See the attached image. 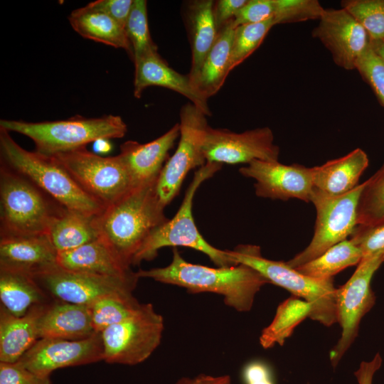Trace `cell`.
Returning <instances> with one entry per match:
<instances>
[{
	"label": "cell",
	"instance_id": "cell-15",
	"mask_svg": "<svg viewBox=\"0 0 384 384\" xmlns=\"http://www.w3.org/2000/svg\"><path fill=\"white\" fill-rule=\"evenodd\" d=\"M103 361L100 334L80 340L39 338L18 364L42 377L60 368Z\"/></svg>",
	"mask_w": 384,
	"mask_h": 384
},
{
	"label": "cell",
	"instance_id": "cell-26",
	"mask_svg": "<svg viewBox=\"0 0 384 384\" xmlns=\"http://www.w3.org/2000/svg\"><path fill=\"white\" fill-rule=\"evenodd\" d=\"M1 306L16 316H23L33 307L52 299L33 276L18 271L0 269Z\"/></svg>",
	"mask_w": 384,
	"mask_h": 384
},
{
	"label": "cell",
	"instance_id": "cell-18",
	"mask_svg": "<svg viewBox=\"0 0 384 384\" xmlns=\"http://www.w3.org/2000/svg\"><path fill=\"white\" fill-rule=\"evenodd\" d=\"M58 265L48 235L0 237V269L34 276Z\"/></svg>",
	"mask_w": 384,
	"mask_h": 384
},
{
	"label": "cell",
	"instance_id": "cell-29",
	"mask_svg": "<svg viewBox=\"0 0 384 384\" xmlns=\"http://www.w3.org/2000/svg\"><path fill=\"white\" fill-rule=\"evenodd\" d=\"M95 216L65 208L53 222L48 232L58 253L72 250L97 239Z\"/></svg>",
	"mask_w": 384,
	"mask_h": 384
},
{
	"label": "cell",
	"instance_id": "cell-2",
	"mask_svg": "<svg viewBox=\"0 0 384 384\" xmlns=\"http://www.w3.org/2000/svg\"><path fill=\"white\" fill-rule=\"evenodd\" d=\"M157 178L132 187L95 216L99 238L129 266L151 232L168 220L156 196Z\"/></svg>",
	"mask_w": 384,
	"mask_h": 384
},
{
	"label": "cell",
	"instance_id": "cell-41",
	"mask_svg": "<svg viewBox=\"0 0 384 384\" xmlns=\"http://www.w3.org/2000/svg\"><path fill=\"white\" fill-rule=\"evenodd\" d=\"M248 0H218L214 2L213 14L218 31L232 21Z\"/></svg>",
	"mask_w": 384,
	"mask_h": 384
},
{
	"label": "cell",
	"instance_id": "cell-12",
	"mask_svg": "<svg viewBox=\"0 0 384 384\" xmlns=\"http://www.w3.org/2000/svg\"><path fill=\"white\" fill-rule=\"evenodd\" d=\"M383 263V260L377 256L362 258L350 279L336 289L337 322L341 333L329 353L334 368L357 337L362 318L375 304L371 280Z\"/></svg>",
	"mask_w": 384,
	"mask_h": 384
},
{
	"label": "cell",
	"instance_id": "cell-19",
	"mask_svg": "<svg viewBox=\"0 0 384 384\" xmlns=\"http://www.w3.org/2000/svg\"><path fill=\"white\" fill-rule=\"evenodd\" d=\"M134 65L135 97L140 98L148 87H163L182 95L208 117L211 115L208 100L194 87L188 75H182L171 68L158 52L141 58Z\"/></svg>",
	"mask_w": 384,
	"mask_h": 384
},
{
	"label": "cell",
	"instance_id": "cell-13",
	"mask_svg": "<svg viewBox=\"0 0 384 384\" xmlns=\"http://www.w3.org/2000/svg\"><path fill=\"white\" fill-rule=\"evenodd\" d=\"M53 300L88 306L110 294H132L139 277H118L78 272L58 265L33 276Z\"/></svg>",
	"mask_w": 384,
	"mask_h": 384
},
{
	"label": "cell",
	"instance_id": "cell-21",
	"mask_svg": "<svg viewBox=\"0 0 384 384\" xmlns=\"http://www.w3.org/2000/svg\"><path fill=\"white\" fill-rule=\"evenodd\" d=\"M58 265L70 271L104 276L128 277L136 274L100 238L58 253Z\"/></svg>",
	"mask_w": 384,
	"mask_h": 384
},
{
	"label": "cell",
	"instance_id": "cell-40",
	"mask_svg": "<svg viewBox=\"0 0 384 384\" xmlns=\"http://www.w3.org/2000/svg\"><path fill=\"white\" fill-rule=\"evenodd\" d=\"M134 0H97L87 5L100 11L125 28Z\"/></svg>",
	"mask_w": 384,
	"mask_h": 384
},
{
	"label": "cell",
	"instance_id": "cell-14",
	"mask_svg": "<svg viewBox=\"0 0 384 384\" xmlns=\"http://www.w3.org/2000/svg\"><path fill=\"white\" fill-rule=\"evenodd\" d=\"M203 152L207 162L248 164L254 160L278 161L279 148L274 144L273 132L268 127L235 133L208 125Z\"/></svg>",
	"mask_w": 384,
	"mask_h": 384
},
{
	"label": "cell",
	"instance_id": "cell-20",
	"mask_svg": "<svg viewBox=\"0 0 384 384\" xmlns=\"http://www.w3.org/2000/svg\"><path fill=\"white\" fill-rule=\"evenodd\" d=\"M179 131L177 123L150 142L141 144L129 140L121 144L119 155L129 173L133 187L158 178L169 151L179 136Z\"/></svg>",
	"mask_w": 384,
	"mask_h": 384
},
{
	"label": "cell",
	"instance_id": "cell-39",
	"mask_svg": "<svg viewBox=\"0 0 384 384\" xmlns=\"http://www.w3.org/2000/svg\"><path fill=\"white\" fill-rule=\"evenodd\" d=\"M0 384H51L50 377L39 376L17 363L0 362Z\"/></svg>",
	"mask_w": 384,
	"mask_h": 384
},
{
	"label": "cell",
	"instance_id": "cell-11",
	"mask_svg": "<svg viewBox=\"0 0 384 384\" xmlns=\"http://www.w3.org/2000/svg\"><path fill=\"white\" fill-rule=\"evenodd\" d=\"M208 116L189 102L180 110L179 142L174 154L164 165L156 183V193L165 208L178 195L183 181L193 169L207 161L203 152Z\"/></svg>",
	"mask_w": 384,
	"mask_h": 384
},
{
	"label": "cell",
	"instance_id": "cell-6",
	"mask_svg": "<svg viewBox=\"0 0 384 384\" xmlns=\"http://www.w3.org/2000/svg\"><path fill=\"white\" fill-rule=\"evenodd\" d=\"M222 165L207 162L195 172L177 213L151 232L134 255L132 265L152 260L163 247L178 246L192 248L205 254L217 267L238 265L228 255L227 250L218 249L204 239L197 228L192 213L193 201L198 188L218 172Z\"/></svg>",
	"mask_w": 384,
	"mask_h": 384
},
{
	"label": "cell",
	"instance_id": "cell-5",
	"mask_svg": "<svg viewBox=\"0 0 384 384\" xmlns=\"http://www.w3.org/2000/svg\"><path fill=\"white\" fill-rule=\"evenodd\" d=\"M0 128L26 136L34 142L36 151L49 156L102 139L122 138L127 132L123 119L113 114L38 122L1 119Z\"/></svg>",
	"mask_w": 384,
	"mask_h": 384
},
{
	"label": "cell",
	"instance_id": "cell-37",
	"mask_svg": "<svg viewBox=\"0 0 384 384\" xmlns=\"http://www.w3.org/2000/svg\"><path fill=\"white\" fill-rule=\"evenodd\" d=\"M356 70L372 89L380 104L384 107V63L370 45L359 58Z\"/></svg>",
	"mask_w": 384,
	"mask_h": 384
},
{
	"label": "cell",
	"instance_id": "cell-36",
	"mask_svg": "<svg viewBox=\"0 0 384 384\" xmlns=\"http://www.w3.org/2000/svg\"><path fill=\"white\" fill-rule=\"evenodd\" d=\"M341 8L366 30L370 41L384 39V0H343Z\"/></svg>",
	"mask_w": 384,
	"mask_h": 384
},
{
	"label": "cell",
	"instance_id": "cell-7",
	"mask_svg": "<svg viewBox=\"0 0 384 384\" xmlns=\"http://www.w3.org/2000/svg\"><path fill=\"white\" fill-rule=\"evenodd\" d=\"M237 264L246 265L260 273L270 284L289 291L292 296L309 302L312 310L309 318L326 326L337 323L336 289L334 279H318L304 275L287 262L262 257L259 246L240 245L227 250Z\"/></svg>",
	"mask_w": 384,
	"mask_h": 384
},
{
	"label": "cell",
	"instance_id": "cell-25",
	"mask_svg": "<svg viewBox=\"0 0 384 384\" xmlns=\"http://www.w3.org/2000/svg\"><path fill=\"white\" fill-rule=\"evenodd\" d=\"M213 4L212 0H196L190 1L187 7L191 48V66L188 75L193 86L203 61L218 35L213 14Z\"/></svg>",
	"mask_w": 384,
	"mask_h": 384
},
{
	"label": "cell",
	"instance_id": "cell-42",
	"mask_svg": "<svg viewBox=\"0 0 384 384\" xmlns=\"http://www.w3.org/2000/svg\"><path fill=\"white\" fill-rule=\"evenodd\" d=\"M242 375L245 384H274L270 367L260 361L245 365Z\"/></svg>",
	"mask_w": 384,
	"mask_h": 384
},
{
	"label": "cell",
	"instance_id": "cell-32",
	"mask_svg": "<svg viewBox=\"0 0 384 384\" xmlns=\"http://www.w3.org/2000/svg\"><path fill=\"white\" fill-rule=\"evenodd\" d=\"M142 303L132 294H110L88 305L92 327L97 334L134 313Z\"/></svg>",
	"mask_w": 384,
	"mask_h": 384
},
{
	"label": "cell",
	"instance_id": "cell-22",
	"mask_svg": "<svg viewBox=\"0 0 384 384\" xmlns=\"http://www.w3.org/2000/svg\"><path fill=\"white\" fill-rule=\"evenodd\" d=\"M96 334L86 305L53 300L38 321L39 338L80 340Z\"/></svg>",
	"mask_w": 384,
	"mask_h": 384
},
{
	"label": "cell",
	"instance_id": "cell-28",
	"mask_svg": "<svg viewBox=\"0 0 384 384\" xmlns=\"http://www.w3.org/2000/svg\"><path fill=\"white\" fill-rule=\"evenodd\" d=\"M233 21L218 31L217 39L194 82L195 88L206 100L220 90L230 73L229 63L235 29Z\"/></svg>",
	"mask_w": 384,
	"mask_h": 384
},
{
	"label": "cell",
	"instance_id": "cell-17",
	"mask_svg": "<svg viewBox=\"0 0 384 384\" xmlns=\"http://www.w3.org/2000/svg\"><path fill=\"white\" fill-rule=\"evenodd\" d=\"M239 171L242 176L256 181L255 194L259 197L282 201L297 198L311 202L314 188L313 167L254 160Z\"/></svg>",
	"mask_w": 384,
	"mask_h": 384
},
{
	"label": "cell",
	"instance_id": "cell-23",
	"mask_svg": "<svg viewBox=\"0 0 384 384\" xmlns=\"http://www.w3.org/2000/svg\"><path fill=\"white\" fill-rule=\"evenodd\" d=\"M48 304L36 306L20 317L0 306V362L17 363L39 339L38 321Z\"/></svg>",
	"mask_w": 384,
	"mask_h": 384
},
{
	"label": "cell",
	"instance_id": "cell-9",
	"mask_svg": "<svg viewBox=\"0 0 384 384\" xmlns=\"http://www.w3.org/2000/svg\"><path fill=\"white\" fill-rule=\"evenodd\" d=\"M50 156L86 193L105 207L133 187L129 173L119 154L102 156L81 146Z\"/></svg>",
	"mask_w": 384,
	"mask_h": 384
},
{
	"label": "cell",
	"instance_id": "cell-35",
	"mask_svg": "<svg viewBox=\"0 0 384 384\" xmlns=\"http://www.w3.org/2000/svg\"><path fill=\"white\" fill-rule=\"evenodd\" d=\"M274 18L267 21L239 26L235 29L230 53L229 71L242 63L261 45L270 30L277 25Z\"/></svg>",
	"mask_w": 384,
	"mask_h": 384
},
{
	"label": "cell",
	"instance_id": "cell-30",
	"mask_svg": "<svg viewBox=\"0 0 384 384\" xmlns=\"http://www.w3.org/2000/svg\"><path fill=\"white\" fill-rule=\"evenodd\" d=\"M311 310L309 302L294 296L281 302L273 320L261 332L260 343L262 347L267 349L276 344L282 346L295 327L306 317L309 318Z\"/></svg>",
	"mask_w": 384,
	"mask_h": 384
},
{
	"label": "cell",
	"instance_id": "cell-27",
	"mask_svg": "<svg viewBox=\"0 0 384 384\" xmlns=\"http://www.w3.org/2000/svg\"><path fill=\"white\" fill-rule=\"evenodd\" d=\"M68 21L73 29L82 37L124 49L132 58V49L125 28L106 14L86 5L73 10Z\"/></svg>",
	"mask_w": 384,
	"mask_h": 384
},
{
	"label": "cell",
	"instance_id": "cell-24",
	"mask_svg": "<svg viewBox=\"0 0 384 384\" xmlns=\"http://www.w3.org/2000/svg\"><path fill=\"white\" fill-rule=\"evenodd\" d=\"M369 164L366 153L357 148L348 154L313 167L314 188L332 196L345 194L358 184Z\"/></svg>",
	"mask_w": 384,
	"mask_h": 384
},
{
	"label": "cell",
	"instance_id": "cell-3",
	"mask_svg": "<svg viewBox=\"0 0 384 384\" xmlns=\"http://www.w3.org/2000/svg\"><path fill=\"white\" fill-rule=\"evenodd\" d=\"M1 164L21 174L68 210L89 215L100 214L105 206L86 193L51 156L21 147L0 128Z\"/></svg>",
	"mask_w": 384,
	"mask_h": 384
},
{
	"label": "cell",
	"instance_id": "cell-44",
	"mask_svg": "<svg viewBox=\"0 0 384 384\" xmlns=\"http://www.w3.org/2000/svg\"><path fill=\"white\" fill-rule=\"evenodd\" d=\"M174 384H231V378L228 375L214 376L202 373L193 378L183 377Z\"/></svg>",
	"mask_w": 384,
	"mask_h": 384
},
{
	"label": "cell",
	"instance_id": "cell-33",
	"mask_svg": "<svg viewBox=\"0 0 384 384\" xmlns=\"http://www.w3.org/2000/svg\"><path fill=\"white\" fill-rule=\"evenodd\" d=\"M384 223V163L365 181L357 206V225Z\"/></svg>",
	"mask_w": 384,
	"mask_h": 384
},
{
	"label": "cell",
	"instance_id": "cell-43",
	"mask_svg": "<svg viewBox=\"0 0 384 384\" xmlns=\"http://www.w3.org/2000/svg\"><path fill=\"white\" fill-rule=\"evenodd\" d=\"M382 362L383 359L379 353H377L370 361H362L359 368L354 372L358 384H373V377L381 367Z\"/></svg>",
	"mask_w": 384,
	"mask_h": 384
},
{
	"label": "cell",
	"instance_id": "cell-31",
	"mask_svg": "<svg viewBox=\"0 0 384 384\" xmlns=\"http://www.w3.org/2000/svg\"><path fill=\"white\" fill-rule=\"evenodd\" d=\"M361 260L360 249L350 239H346L295 269L314 279H329L348 267L358 265Z\"/></svg>",
	"mask_w": 384,
	"mask_h": 384
},
{
	"label": "cell",
	"instance_id": "cell-16",
	"mask_svg": "<svg viewBox=\"0 0 384 384\" xmlns=\"http://www.w3.org/2000/svg\"><path fill=\"white\" fill-rule=\"evenodd\" d=\"M311 36L329 51L334 63L346 70H356L370 45L366 30L341 8L324 9Z\"/></svg>",
	"mask_w": 384,
	"mask_h": 384
},
{
	"label": "cell",
	"instance_id": "cell-10",
	"mask_svg": "<svg viewBox=\"0 0 384 384\" xmlns=\"http://www.w3.org/2000/svg\"><path fill=\"white\" fill-rule=\"evenodd\" d=\"M364 184L339 196L313 188L311 202L316 211L314 233L308 246L287 261L289 266L296 268L310 262L351 236L357 225V206Z\"/></svg>",
	"mask_w": 384,
	"mask_h": 384
},
{
	"label": "cell",
	"instance_id": "cell-8",
	"mask_svg": "<svg viewBox=\"0 0 384 384\" xmlns=\"http://www.w3.org/2000/svg\"><path fill=\"white\" fill-rule=\"evenodd\" d=\"M164 329V318L152 304H142L132 315L100 334L103 361L127 366L144 362L159 346Z\"/></svg>",
	"mask_w": 384,
	"mask_h": 384
},
{
	"label": "cell",
	"instance_id": "cell-38",
	"mask_svg": "<svg viewBox=\"0 0 384 384\" xmlns=\"http://www.w3.org/2000/svg\"><path fill=\"white\" fill-rule=\"evenodd\" d=\"M350 240L360 249L362 258L379 257L384 263V223L373 225H356Z\"/></svg>",
	"mask_w": 384,
	"mask_h": 384
},
{
	"label": "cell",
	"instance_id": "cell-34",
	"mask_svg": "<svg viewBox=\"0 0 384 384\" xmlns=\"http://www.w3.org/2000/svg\"><path fill=\"white\" fill-rule=\"evenodd\" d=\"M124 28L132 46L134 63L149 53L158 52L149 29L146 1L134 0Z\"/></svg>",
	"mask_w": 384,
	"mask_h": 384
},
{
	"label": "cell",
	"instance_id": "cell-1",
	"mask_svg": "<svg viewBox=\"0 0 384 384\" xmlns=\"http://www.w3.org/2000/svg\"><path fill=\"white\" fill-rule=\"evenodd\" d=\"M172 260L163 267L139 270V278L185 288L189 293L210 292L221 295L226 306L239 312L252 307L255 295L269 281L255 269L238 264L210 267L185 260L173 247Z\"/></svg>",
	"mask_w": 384,
	"mask_h": 384
},
{
	"label": "cell",
	"instance_id": "cell-45",
	"mask_svg": "<svg viewBox=\"0 0 384 384\" xmlns=\"http://www.w3.org/2000/svg\"><path fill=\"white\" fill-rule=\"evenodd\" d=\"M370 46L384 63V39L370 41Z\"/></svg>",
	"mask_w": 384,
	"mask_h": 384
},
{
	"label": "cell",
	"instance_id": "cell-4",
	"mask_svg": "<svg viewBox=\"0 0 384 384\" xmlns=\"http://www.w3.org/2000/svg\"><path fill=\"white\" fill-rule=\"evenodd\" d=\"M65 208L33 182L0 166V237L48 235Z\"/></svg>",
	"mask_w": 384,
	"mask_h": 384
}]
</instances>
